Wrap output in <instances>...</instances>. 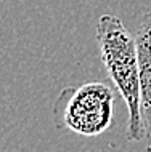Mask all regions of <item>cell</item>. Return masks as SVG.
Instances as JSON below:
<instances>
[{
    "mask_svg": "<svg viewBox=\"0 0 151 152\" xmlns=\"http://www.w3.org/2000/svg\"><path fill=\"white\" fill-rule=\"evenodd\" d=\"M113 87L106 82H85L61 90L53 104V120L58 128L80 136H100L114 117Z\"/></svg>",
    "mask_w": 151,
    "mask_h": 152,
    "instance_id": "7a4b0ae2",
    "label": "cell"
},
{
    "mask_svg": "<svg viewBox=\"0 0 151 152\" xmlns=\"http://www.w3.org/2000/svg\"><path fill=\"white\" fill-rule=\"evenodd\" d=\"M96 45L109 80L119 91L129 110L127 139L143 141V125L140 115V79L135 37L127 31L116 15H103L96 23Z\"/></svg>",
    "mask_w": 151,
    "mask_h": 152,
    "instance_id": "6da1fadb",
    "label": "cell"
},
{
    "mask_svg": "<svg viewBox=\"0 0 151 152\" xmlns=\"http://www.w3.org/2000/svg\"><path fill=\"white\" fill-rule=\"evenodd\" d=\"M140 79V115L145 152H151V10L141 16L135 35Z\"/></svg>",
    "mask_w": 151,
    "mask_h": 152,
    "instance_id": "3957f363",
    "label": "cell"
}]
</instances>
